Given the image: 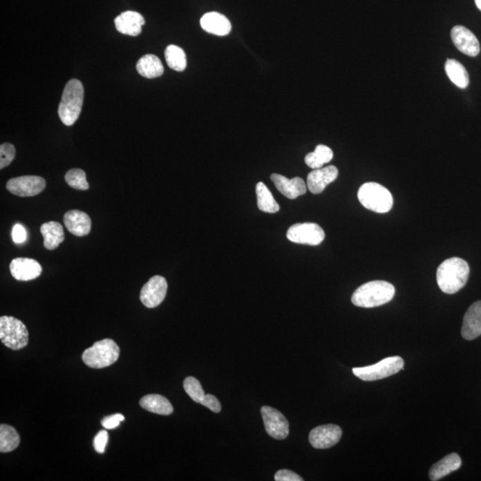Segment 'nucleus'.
<instances>
[{"label":"nucleus","instance_id":"nucleus-35","mask_svg":"<svg viewBox=\"0 0 481 481\" xmlns=\"http://www.w3.org/2000/svg\"><path fill=\"white\" fill-rule=\"evenodd\" d=\"M125 420V416L122 414H115L107 416L102 421V425L108 430H113L119 426L120 422Z\"/></svg>","mask_w":481,"mask_h":481},{"label":"nucleus","instance_id":"nucleus-8","mask_svg":"<svg viewBox=\"0 0 481 481\" xmlns=\"http://www.w3.org/2000/svg\"><path fill=\"white\" fill-rule=\"evenodd\" d=\"M286 236L292 243L317 246L325 239L326 234L316 223H297L290 227Z\"/></svg>","mask_w":481,"mask_h":481},{"label":"nucleus","instance_id":"nucleus-15","mask_svg":"<svg viewBox=\"0 0 481 481\" xmlns=\"http://www.w3.org/2000/svg\"><path fill=\"white\" fill-rule=\"evenodd\" d=\"M339 171L335 166L314 169L307 178L308 190L314 194H319L326 189L328 185L338 178Z\"/></svg>","mask_w":481,"mask_h":481},{"label":"nucleus","instance_id":"nucleus-31","mask_svg":"<svg viewBox=\"0 0 481 481\" xmlns=\"http://www.w3.org/2000/svg\"><path fill=\"white\" fill-rule=\"evenodd\" d=\"M184 388L188 396H189L194 402L202 404L206 394L200 381L197 380L196 378H186V380L184 381Z\"/></svg>","mask_w":481,"mask_h":481},{"label":"nucleus","instance_id":"nucleus-21","mask_svg":"<svg viewBox=\"0 0 481 481\" xmlns=\"http://www.w3.org/2000/svg\"><path fill=\"white\" fill-rule=\"evenodd\" d=\"M462 460L460 456L455 453L445 456L440 461L436 462L431 468L428 477L433 481H437L442 478L448 476L449 474L454 473L461 467Z\"/></svg>","mask_w":481,"mask_h":481},{"label":"nucleus","instance_id":"nucleus-6","mask_svg":"<svg viewBox=\"0 0 481 481\" xmlns=\"http://www.w3.org/2000/svg\"><path fill=\"white\" fill-rule=\"evenodd\" d=\"M0 340L13 350L26 348L29 342V332L21 320L13 317H0Z\"/></svg>","mask_w":481,"mask_h":481},{"label":"nucleus","instance_id":"nucleus-17","mask_svg":"<svg viewBox=\"0 0 481 481\" xmlns=\"http://www.w3.org/2000/svg\"><path fill=\"white\" fill-rule=\"evenodd\" d=\"M271 180L281 194L289 199H296L307 193V185L301 178L292 180L279 174L271 175Z\"/></svg>","mask_w":481,"mask_h":481},{"label":"nucleus","instance_id":"nucleus-2","mask_svg":"<svg viewBox=\"0 0 481 481\" xmlns=\"http://www.w3.org/2000/svg\"><path fill=\"white\" fill-rule=\"evenodd\" d=\"M395 287L386 281H372L359 286L354 292L351 301L355 306L375 308L388 303L393 300Z\"/></svg>","mask_w":481,"mask_h":481},{"label":"nucleus","instance_id":"nucleus-38","mask_svg":"<svg viewBox=\"0 0 481 481\" xmlns=\"http://www.w3.org/2000/svg\"><path fill=\"white\" fill-rule=\"evenodd\" d=\"M475 4H476L477 8L481 11V0H475Z\"/></svg>","mask_w":481,"mask_h":481},{"label":"nucleus","instance_id":"nucleus-9","mask_svg":"<svg viewBox=\"0 0 481 481\" xmlns=\"http://www.w3.org/2000/svg\"><path fill=\"white\" fill-rule=\"evenodd\" d=\"M46 186V180L39 176H21L8 180L7 189L15 196L32 197L44 191Z\"/></svg>","mask_w":481,"mask_h":481},{"label":"nucleus","instance_id":"nucleus-32","mask_svg":"<svg viewBox=\"0 0 481 481\" xmlns=\"http://www.w3.org/2000/svg\"><path fill=\"white\" fill-rule=\"evenodd\" d=\"M15 157V148L12 144L5 143L0 146V169L8 167Z\"/></svg>","mask_w":481,"mask_h":481},{"label":"nucleus","instance_id":"nucleus-18","mask_svg":"<svg viewBox=\"0 0 481 481\" xmlns=\"http://www.w3.org/2000/svg\"><path fill=\"white\" fill-rule=\"evenodd\" d=\"M144 23L143 15L135 11H126L114 20L119 32L133 37L140 35Z\"/></svg>","mask_w":481,"mask_h":481},{"label":"nucleus","instance_id":"nucleus-20","mask_svg":"<svg viewBox=\"0 0 481 481\" xmlns=\"http://www.w3.org/2000/svg\"><path fill=\"white\" fill-rule=\"evenodd\" d=\"M200 26L208 33L217 36H226L230 33L232 26L225 15L211 12L200 18Z\"/></svg>","mask_w":481,"mask_h":481},{"label":"nucleus","instance_id":"nucleus-33","mask_svg":"<svg viewBox=\"0 0 481 481\" xmlns=\"http://www.w3.org/2000/svg\"><path fill=\"white\" fill-rule=\"evenodd\" d=\"M108 442V433L106 431H101L95 437L94 448L100 454H104Z\"/></svg>","mask_w":481,"mask_h":481},{"label":"nucleus","instance_id":"nucleus-12","mask_svg":"<svg viewBox=\"0 0 481 481\" xmlns=\"http://www.w3.org/2000/svg\"><path fill=\"white\" fill-rule=\"evenodd\" d=\"M342 431L338 425L326 424L313 428L310 433V443L317 449H328L340 441Z\"/></svg>","mask_w":481,"mask_h":481},{"label":"nucleus","instance_id":"nucleus-36","mask_svg":"<svg viewBox=\"0 0 481 481\" xmlns=\"http://www.w3.org/2000/svg\"><path fill=\"white\" fill-rule=\"evenodd\" d=\"M276 481H302L303 479L294 471L289 470H280L274 475Z\"/></svg>","mask_w":481,"mask_h":481},{"label":"nucleus","instance_id":"nucleus-19","mask_svg":"<svg viewBox=\"0 0 481 481\" xmlns=\"http://www.w3.org/2000/svg\"><path fill=\"white\" fill-rule=\"evenodd\" d=\"M64 226L76 236H88L91 231V220L85 212L73 209L64 216Z\"/></svg>","mask_w":481,"mask_h":481},{"label":"nucleus","instance_id":"nucleus-22","mask_svg":"<svg viewBox=\"0 0 481 481\" xmlns=\"http://www.w3.org/2000/svg\"><path fill=\"white\" fill-rule=\"evenodd\" d=\"M140 404L142 408L156 415H169L174 411L169 399L159 394L147 395L142 397Z\"/></svg>","mask_w":481,"mask_h":481},{"label":"nucleus","instance_id":"nucleus-37","mask_svg":"<svg viewBox=\"0 0 481 481\" xmlns=\"http://www.w3.org/2000/svg\"><path fill=\"white\" fill-rule=\"evenodd\" d=\"M12 238L15 243H23L27 239V232L26 228L20 224L15 225L12 230Z\"/></svg>","mask_w":481,"mask_h":481},{"label":"nucleus","instance_id":"nucleus-30","mask_svg":"<svg viewBox=\"0 0 481 481\" xmlns=\"http://www.w3.org/2000/svg\"><path fill=\"white\" fill-rule=\"evenodd\" d=\"M66 181L74 189L85 191L89 189L86 172L80 169H72L66 174Z\"/></svg>","mask_w":481,"mask_h":481},{"label":"nucleus","instance_id":"nucleus-14","mask_svg":"<svg viewBox=\"0 0 481 481\" xmlns=\"http://www.w3.org/2000/svg\"><path fill=\"white\" fill-rule=\"evenodd\" d=\"M10 272L18 281H32L41 274L42 267L38 261L29 258H17L11 261Z\"/></svg>","mask_w":481,"mask_h":481},{"label":"nucleus","instance_id":"nucleus-16","mask_svg":"<svg viewBox=\"0 0 481 481\" xmlns=\"http://www.w3.org/2000/svg\"><path fill=\"white\" fill-rule=\"evenodd\" d=\"M481 335V301L474 302L468 308L462 322V336L467 341Z\"/></svg>","mask_w":481,"mask_h":481},{"label":"nucleus","instance_id":"nucleus-1","mask_svg":"<svg viewBox=\"0 0 481 481\" xmlns=\"http://www.w3.org/2000/svg\"><path fill=\"white\" fill-rule=\"evenodd\" d=\"M470 267L461 258H450L440 264L437 270V282L440 289L446 294H454L466 285Z\"/></svg>","mask_w":481,"mask_h":481},{"label":"nucleus","instance_id":"nucleus-7","mask_svg":"<svg viewBox=\"0 0 481 481\" xmlns=\"http://www.w3.org/2000/svg\"><path fill=\"white\" fill-rule=\"evenodd\" d=\"M404 365L405 363L400 357H390L375 365L353 368L352 371L353 374L361 380L372 381L397 374L404 368Z\"/></svg>","mask_w":481,"mask_h":481},{"label":"nucleus","instance_id":"nucleus-23","mask_svg":"<svg viewBox=\"0 0 481 481\" xmlns=\"http://www.w3.org/2000/svg\"><path fill=\"white\" fill-rule=\"evenodd\" d=\"M40 233L44 237V246L49 251H53L64 240V228L57 221H49L40 227Z\"/></svg>","mask_w":481,"mask_h":481},{"label":"nucleus","instance_id":"nucleus-29","mask_svg":"<svg viewBox=\"0 0 481 481\" xmlns=\"http://www.w3.org/2000/svg\"><path fill=\"white\" fill-rule=\"evenodd\" d=\"M165 58L169 68L177 72H183L187 68V55L183 49L176 45H169L165 50Z\"/></svg>","mask_w":481,"mask_h":481},{"label":"nucleus","instance_id":"nucleus-13","mask_svg":"<svg viewBox=\"0 0 481 481\" xmlns=\"http://www.w3.org/2000/svg\"><path fill=\"white\" fill-rule=\"evenodd\" d=\"M452 41L462 54L469 57H477L480 52V45L477 37L470 30L462 26H456L451 30Z\"/></svg>","mask_w":481,"mask_h":481},{"label":"nucleus","instance_id":"nucleus-27","mask_svg":"<svg viewBox=\"0 0 481 481\" xmlns=\"http://www.w3.org/2000/svg\"><path fill=\"white\" fill-rule=\"evenodd\" d=\"M332 158H334V153L331 148L319 144L314 152L307 154L305 157V162L308 167L317 169L322 168L326 163L331 162Z\"/></svg>","mask_w":481,"mask_h":481},{"label":"nucleus","instance_id":"nucleus-5","mask_svg":"<svg viewBox=\"0 0 481 481\" xmlns=\"http://www.w3.org/2000/svg\"><path fill=\"white\" fill-rule=\"evenodd\" d=\"M120 357V347L111 339L95 342L82 354L83 362L91 368L101 369L113 365Z\"/></svg>","mask_w":481,"mask_h":481},{"label":"nucleus","instance_id":"nucleus-25","mask_svg":"<svg viewBox=\"0 0 481 481\" xmlns=\"http://www.w3.org/2000/svg\"><path fill=\"white\" fill-rule=\"evenodd\" d=\"M446 75L455 86L460 88H466L470 82L469 74L460 62L448 59L445 64Z\"/></svg>","mask_w":481,"mask_h":481},{"label":"nucleus","instance_id":"nucleus-3","mask_svg":"<svg viewBox=\"0 0 481 481\" xmlns=\"http://www.w3.org/2000/svg\"><path fill=\"white\" fill-rule=\"evenodd\" d=\"M84 100V88L79 79H73L67 82L63 97L58 108L62 122L72 126L79 119Z\"/></svg>","mask_w":481,"mask_h":481},{"label":"nucleus","instance_id":"nucleus-28","mask_svg":"<svg viewBox=\"0 0 481 481\" xmlns=\"http://www.w3.org/2000/svg\"><path fill=\"white\" fill-rule=\"evenodd\" d=\"M19 445L20 436L17 430L10 425H0V452L14 451Z\"/></svg>","mask_w":481,"mask_h":481},{"label":"nucleus","instance_id":"nucleus-24","mask_svg":"<svg viewBox=\"0 0 481 481\" xmlns=\"http://www.w3.org/2000/svg\"><path fill=\"white\" fill-rule=\"evenodd\" d=\"M138 73L147 79L158 78L164 73L162 61L154 55H146L138 60L137 64Z\"/></svg>","mask_w":481,"mask_h":481},{"label":"nucleus","instance_id":"nucleus-11","mask_svg":"<svg viewBox=\"0 0 481 481\" xmlns=\"http://www.w3.org/2000/svg\"><path fill=\"white\" fill-rule=\"evenodd\" d=\"M168 291V283L164 277L154 276L143 286L140 301L148 308L158 307L164 301Z\"/></svg>","mask_w":481,"mask_h":481},{"label":"nucleus","instance_id":"nucleus-4","mask_svg":"<svg viewBox=\"0 0 481 481\" xmlns=\"http://www.w3.org/2000/svg\"><path fill=\"white\" fill-rule=\"evenodd\" d=\"M357 197L364 207L377 214H387L393 207V194L386 187L375 182L362 185Z\"/></svg>","mask_w":481,"mask_h":481},{"label":"nucleus","instance_id":"nucleus-26","mask_svg":"<svg viewBox=\"0 0 481 481\" xmlns=\"http://www.w3.org/2000/svg\"><path fill=\"white\" fill-rule=\"evenodd\" d=\"M256 196H257L258 207L261 211L267 214H276L279 211L280 206L274 200L266 185L258 182L256 186Z\"/></svg>","mask_w":481,"mask_h":481},{"label":"nucleus","instance_id":"nucleus-10","mask_svg":"<svg viewBox=\"0 0 481 481\" xmlns=\"http://www.w3.org/2000/svg\"><path fill=\"white\" fill-rule=\"evenodd\" d=\"M261 412L267 433L276 440L286 439L289 435V422L285 416L267 406H262Z\"/></svg>","mask_w":481,"mask_h":481},{"label":"nucleus","instance_id":"nucleus-34","mask_svg":"<svg viewBox=\"0 0 481 481\" xmlns=\"http://www.w3.org/2000/svg\"><path fill=\"white\" fill-rule=\"evenodd\" d=\"M200 405L206 406V408L211 410L214 413H220L221 411V404L220 401L211 394H206Z\"/></svg>","mask_w":481,"mask_h":481}]
</instances>
